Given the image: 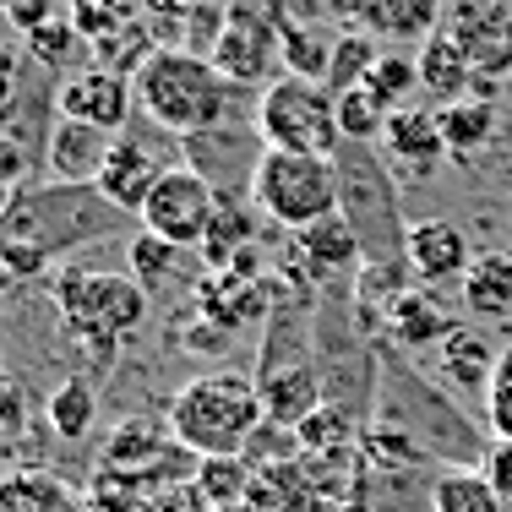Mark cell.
<instances>
[{
	"mask_svg": "<svg viewBox=\"0 0 512 512\" xmlns=\"http://www.w3.org/2000/svg\"><path fill=\"white\" fill-rule=\"evenodd\" d=\"M376 420L404 431L425 458H447V469H480L485 436L458 404H447L442 387L414 365L404 349L382 344V387H376Z\"/></svg>",
	"mask_w": 512,
	"mask_h": 512,
	"instance_id": "1",
	"label": "cell"
},
{
	"mask_svg": "<svg viewBox=\"0 0 512 512\" xmlns=\"http://www.w3.org/2000/svg\"><path fill=\"white\" fill-rule=\"evenodd\" d=\"M137 104L153 126H164L175 142L207 137V131H224L240 120L251 88H235L224 71L207 55L191 50H153V60L137 71Z\"/></svg>",
	"mask_w": 512,
	"mask_h": 512,
	"instance_id": "2",
	"label": "cell"
},
{
	"mask_svg": "<svg viewBox=\"0 0 512 512\" xmlns=\"http://www.w3.org/2000/svg\"><path fill=\"white\" fill-rule=\"evenodd\" d=\"M262 420V393H256V376L246 371H202L169 398V431L197 463L240 458Z\"/></svg>",
	"mask_w": 512,
	"mask_h": 512,
	"instance_id": "3",
	"label": "cell"
},
{
	"mask_svg": "<svg viewBox=\"0 0 512 512\" xmlns=\"http://www.w3.org/2000/svg\"><path fill=\"white\" fill-rule=\"evenodd\" d=\"M338 169V213L360 235L365 262L360 267H404L409 262V224H404V197L398 175L371 142H344L333 153Z\"/></svg>",
	"mask_w": 512,
	"mask_h": 512,
	"instance_id": "4",
	"label": "cell"
},
{
	"mask_svg": "<svg viewBox=\"0 0 512 512\" xmlns=\"http://www.w3.org/2000/svg\"><path fill=\"white\" fill-rule=\"evenodd\" d=\"M251 376H256L267 420H278V425H295L300 431L327 404L322 360H316V322L306 306H295V300H278L273 306V322H267V338H262V360H256Z\"/></svg>",
	"mask_w": 512,
	"mask_h": 512,
	"instance_id": "5",
	"label": "cell"
},
{
	"mask_svg": "<svg viewBox=\"0 0 512 512\" xmlns=\"http://www.w3.org/2000/svg\"><path fill=\"white\" fill-rule=\"evenodd\" d=\"M126 224L120 207H109L93 186H22L11 191L6 218H0V240H22V246H39L44 256H66L88 240H104Z\"/></svg>",
	"mask_w": 512,
	"mask_h": 512,
	"instance_id": "6",
	"label": "cell"
},
{
	"mask_svg": "<svg viewBox=\"0 0 512 512\" xmlns=\"http://www.w3.org/2000/svg\"><path fill=\"white\" fill-rule=\"evenodd\" d=\"M55 311L71 344H82L93 360H115V349L148 322L153 300L131 273H88L66 267L55 278Z\"/></svg>",
	"mask_w": 512,
	"mask_h": 512,
	"instance_id": "7",
	"label": "cell"
},
{
	"mask_svg": "<svg viewBox=\"0 0 512 512\" xmlns=\"http://www.w3.org/2000/svg\"><path fill=\"white\" fill-rule=\"evenodd\" d=\"M251 207L278 224L284 235L322 224L327 213H338V169L333 158H311V153H278L267 148L262 164L251 175Z\"/></svg>",
	"mask_w": 512,
	"mask_h": 512,
	"instance_id": "8",
	"label": "cell"
},
{
	"mask_svg": "<svg viewBox=\"0 0 512 512\" xmlns=\"http://www.w3.org/2000/svg\"><path fill=\"white\" fill-rule=\"evenodd\" d=\"M251 126H256V137H262V148H278V153L333 158L344 148L338 99L322 82H306V77H278L267 93H256Z\"/></svg>",
	"mask_w": 512,
	"mask_h": 512,
	"instance_id": "9",
	"label": "cell"
},
{
	"mask_svg": "<svg viewBox=\"0 0 512 512\" xmlns=\"http://www.w3.org/2000/svg\"><path fill=\"white\" fill-rule=\"evenodd\" d=\"M218 202L224 197H218L191 164H169L137 224L148 229V235L169 240V246H180V251H202L207 229H213V218H218Z\"/></svg>",
	"mask_w": 512,
	"mask_h": 512,
	"instance_id": "10",
	"label": "cell"
},
{
	"mask_svg": "<svg viewBox=\"0 0 512 512\" xmlns=\"http://www.w3.org/2000/svg\"><path fill=\"white\" fill-rule=\"evenodd\" d=\"M213 66L224 71L235 88L267 93L278 82L273 66H284V22L229 6V28H224V39H218V50H213Z\"/></svg>",
	"mask_w": 512,
	"mask_h": 512,
	"instance_id": "11",
	"label": "cell"
},
{
	"mask_svg": "<svg viewBox=\"0 0 512 512\" xmlns=\"http://www.w3.org/2000/svg\"><path fill=\"white\" fill-rule=\"evenodd\" d=\"M447 33L469 50L480 82L512 71V0H447Z\"/></svg>",
	"mask_w": 512,
	"mask_h": 512,
	"instance_id": "12",
	"label": "cell"
},
{
	"mask_svg": "<svg viewBox=\"0 0 512 512\" xmlns=\"http://www.w3.org/2000/svg\"><path fill=\"white\" fill-rule=\"evenodd\" d=\"M50 99H55L60 120H82V126H99V131H115L120 137L131 120V104H137V88L104 66H82V71L55 82Z\"/></svg>",
	"mask_w": 512,
	"mask_h": 512,
	"instance_id": "13",
	"label": "cell"
},
{
	"mask_svg": "<svg viewBox=\"0 0 512 512\" xmlns=\"http://www.w3.org/2000/svg\"><path fill=\"white\" fill-rule=\"evenodd\" d=\"M109 148H115V131L82 126V120H50L44 131V169H50L55 186H99Z\"/></svg>",
	"mask_w": 512,
	"mask_h": 512,
	"instance_id": "14",
	"label": "cell"
},
{
	"mask_svg": "<svg viewBox=\"0 0 512 512\" xmlns=\"http://www.w3.org/2000/svg\"><path fill=\"white\" fill-rule=\"evenodd\" d=\"M164 169L169 164H158V153L142 142V131H120L115 137V148H109V164H104V175H99V197L109 207H120L126 218H142V207H148L153 197V186L164 180Z\"/></svg>",
	"mask_w": 512,
	"mask_h": 512,
	"instance_id": "15",
	"label": "cell"
},
{
	"mask_svg": "<svg viewBox=\"0 0 512 512\" xmlns=\"http://www.w3.org/2000/svg\"><path fill=\"white\" fill-rule=\"evenodd\" d=\"M442 153H447L442 115H431V109H420V104L393 109V120H387V137H382V158L393 164L398 180H404V175H409V180L436 175Z\"/></svg>",
	"mask_w": 512,
	"mask_h": 512,
	"instance_id": "16",
	"label": "cell"
},
{
	"mask_svg": "<svg viewBox=\"0 0 512 512\" xmlns=\"http://www.w3.org/2000/svg\"><path fill=\"white\" fill-rule=\"evenodd\" d=\"M474 267L469 235L453 224V218H420L409 224V273L425 278V284H442V278H458Z\"/></svg>",
	"mask_w": 512,
	"mask_h": 512,
	"instance_id": "17",
	"label": "cell"
},
{
	"mask_svg": "<svg viewBox=\"0 0 512 512\" xmlns=\"http://www.w3.org/2000/svg\"><path fill=\"white\" fill-rule=\"evenodd\" d=\"M496 355L502 349L480 333V327L463 322L442 349H436V371H425L436 387H453V393H469V398H485L491 387V371H496Z\"/></svg>",
	"mask_w": 512,
	"mask_h": 512,
	"instance_id": "18",
	"label": "cell"
},
{
	"mask_svg": "<svg viewBox=\"0 0 512 512\" xmlns=\"http://www.w3.org/2000/svg\"><path fill=\"white\" fill-rule=\"evenodd\" d=\"M414 66H420V88L431 93L436 104H463V99H480V71H474V60L469 50L453 39V33H436V39H425L420 44V55H414Z\"/></svg>",
	"mask_w": 512,
	"mask_h": 512,
	"instance_id": "19",
	"label": "cell"
},
{
	"mask_svg": "<svg viewBox=\"0 0 512 512\" xmlns=\"http://www.w3.org/2000/svg\"><path fill=\"white\" fill-rule=\"evenodd\" d=\"M387 322V344L404 349V355H420V349H442L447 338L458 333L463 322H453L442 306H436L431 295H420V289H404V295L393 300V306L382 311Z\"/></svg>",
	"mask_w": 512,
	"mask_h": 512,
	"instance_id": "20",
	"label": "cell"
},
{
	"mask_svg": "<svg viewBox=\"0 0 512 512\" xmlns=\"http://www.w3.org/2000/svg\"><path fill=\"white\" fill-rule=\"evenodd\" d=\"M131 278L148 289V300L164 295V289H186V295L197 300L207 273H191V251H180V246H169V240H158L142 229V235L131 240Z\"/></svg>",
	"mask_w": 512,
	"mask_h": 512,
	"instance_id": "21",
	"label": "cell"
},
{
	"mask_svg": "<svg viewBox=\"0 0 512 512\" xmlns=\"http://www.w3.org/2000/svg\"><path fill=\"white\" fill-rule=\"evenodd\" d=\"M463 311L502 322L512 316V251H480L474 267L463 273Z\"/></svg>",
	"mask_w": 512,
	"mask_h": 512,
	"instance_id": "22",
	"label": "cell"
},
{
	"mask_svg": "<svg viewBox=\"0 0 512 512\" xmlns=\"http://www.w3.org/2000/svg\"><path fill=\"white\" fill-rule=\"evenodd\" d=\"M0 512H93L88 496H77L66 480H55V474H11V480H0Z\"/></svg>",
	"mask_w": 512,
	"mask_h": 512,
	"instance_id": "23",
	"label": "cell"
},
{
	"mask_svg": "<svg viewBox=\"0 0 512 512\" xmlns=\"http://www.w3.org/2000/svg\"><path fill=\"white\" fill-rule=\"evenodd\" d=\"M300 251H306V262L316 267V273H344V267H355L365 262V251H360V235L349 229V218L344 213H327L322 224H311V229H300Z\"/></svg>",
	"mask_w": 512,
	"mask_h": 512,
	"instance_id": "24",
	"label": "cell"
},
{
	"mask_svg": "<svg viewBox=\"0 0 512 512\" xmlns=\"http://www.w3.org/2000/svg\"><path fill=\"white\" fill-rule=\"evenodd\" d=\"M246 246H256V207L240 202V197H224L213 229H207V240H202V262L213 267V273H224Z\"/></svg>",
	"mask_w": 512,
	"mask_h": 512,
	"instance_id": "25",
	"label": "cell"
},
{
	"mask_svg": "<svg viewBox=\"0 0 512 512\" xmlns=\"http://www.w3.org/2000/svg\"><path fill=\"white\" fill-rule=\"evenodd\" d=\"M44 420H50V431L60 442H82V436L93 431V420H99V393H93V382H82V376L55 382L50 398H44Z\"/></svg>",
	"mask_w": 512,
	"mask_h": 512,
	"instance_id": "26",
	"label": "cell"
},
{
	"mask_svg": "<svg viewBox=\"0 0 512 512\" xmlns=\"http://www.w3.org/2000/svg\"><path fill=\"white\" fill-rule=\"evenodd\" d=\"M431 512H507L491 491L485 469H436L431 474Z\"/></svg>",
	"mask_w": 512,
	"mask_h": 512,
	"instance_id": "27",
	"label": "cell"
},
{
	"mask_svg": "<svg viewBox=\"0 0 512 512\" xmlns=\"http://www.w3.org/2000/svg\"><path fill=\"white\" fill-rule=\"evenodd\" d=\"M436 115H442V137H447V153L453 158H474L480 148H491V137H496L491 99H463V104L436 109Z\"/></svg>",
	"mask_w": 512,
	"mask_h": 512,
	"instance_id": "28",
	"label": "cell"
},
{
	"mask_svg": "<svg viewBox=\"0 0 512 512\" xmlns=\"http://www.w3.org/2000/svg\"><path fill=\"white\" fill-rule=\"evenodd\" d=\"M382 39H371V33L349 28L333 39V71H327V93H349V88H365V77L376 71V60H382Z\"/></svg>",
	"mask_w": 512,
	"mask_h": 512,
	"instance_id": "29",
	"label": "cell"
},
{
	"mask_svg": "<svg viewBox=\"0 0 512 512\" xmlns=\"http://www.w3.org/2000/svg\"><path fill=\"white\" fill-rule=\"evenodd\" d=\"M338 39V33H333ZM333 39L300 22H284V77H306L327 88V71H333Z\"/></svg>",
	"mask_w": 512,
	"mask_h": 512,
	"instance_id": "30",
	"label": "cell"
},
{
	"mask_svg": "<svg viewBox=\"0 0 512 512\" xmlns=\"http://www.w3.org/2000/svg\"><path fill=\"white\" fill-rule=\"evenodd\" d=\"M387 120H393V109L376 99L371 88L338 93V131H344V142H371V148H382Z\"/></svg>",
	"mask_w": 512,
	"mask_h": 512,
	"instance_id": "31",
	"label": "cell"
},
{
	"mask_svg": "<svg viewBox=\"0 0 512 512\" xmlns=\"http://www.w3.org/2000/svg\"><path fill=\"white\" fill-rule=\"evenodd\" d=\"M33 50V60L39 66H50V71H82V50H93L88 39H82L77 28H71V17H55V22H44V28H33L28 39H22Z\"/></svg>",
	"mask_w": 512,
	"mask_h": 512,
	"instance_id": "32",
	"label": "cell"
},
{
	"mask_svg": "<svg viewBox=\"0 0 512 512\" xmlns=\"http://www.w3.org/2000/svg\"><path fill=\"white\" fill-rule=\"evenodd\" d=\"M300 431L295 425H278V420H262L251 431V442H246V453H240V463H246L251 474H262V469H289V463H300Z\"/></svg>",
	"mask_w": 512,
	"mask_h": 512,
	"instance_id": "33",
	"label": "cell"
},
{
	"mask_svg": "<svg viewBox=\"0 0 512 512\" xmlns=\"http://www.w3.org/2000/svg\"><path fill=\"white\" fill-rule=\"evenodd\" d=\"M485 425L496 431V442H512V344H502L491 371V387H485Z\"/></svg>",
	"mask_w": 512,
	"mask_h": 512,
	"instance_id": "34",
	"label": "cell"
},
{
	"mask_svg": "<svg viewBox=\"0 0 512 512\" xmlns=\"http://www.w3.org/2000/svg\"><path fill=\"white\" fill-rule=\"evenodd\" d=\"M365 88H371L387 109H404L409 88H420V66L404 60V55H382V60H376V71L365 77Z\"/></svg>",
	"mask_w": 512,
	"mask_h": 512,
	"instance_id": "35",
	"label": "cell"
},
{
	"mask_svg": "<svg viewBox=\"0 0 512 512\" xmlns=\"http://www.w3.org/2000/svg\"><path fill=\"white\" fill-rule=\"evenodd\" d=\"M480 469H485V480H491V491L512 507V442H491V453H485Z\"/></svg>",
	"mask_w": 512,
	"mask_h": 512,
	"instance_id": "36",
	"label": "cell"
},
{
	"mask_svg": "<svg viewBox=\"0 0 512 512\" xmlns=\"http://www.w3.org/2000/svg\"><path fill=\"white\" fill-rule=\"evenodd\" d=\"M33 158L22 153V137H0V191H22Z\"/></svg>",
	"mask_w": 512,
	"mask_h": 512,
	"instance_id": "37",
	"label": "cell"
},
{
	"mask_svg": "<svg viewBox=\"0 0 512 512\" xmlns=\"http://www.w3.org/2000/svg\"><path fill=\"white\" fill-rule=\"evenodd\" d=\"M137 6H142V17H148V22H186L202 0H137Z\"/></svg>",
	"mask_w": 512,
	"mask_h": 512,
	"instance_id": "38",
	"label": "cell"
},
{
	"mask_svg": "<svg viewBox=\"0 0 512 512\" xmlns=\"http://www.w3.org/2000/svg\"><path fill=\"white\" fill-rule=\"evenodd\" d=\"M137 512H197V507H191V491H186V485H169V491L142 496Z\"/></svg>",
	"mask_w": 512,
	"mask_h": 512,
	"instance_id": "39",
	"label": "cell"
},
{
	"mask_svg": "<svg viewBox=\"0 0 512 512\" xmlns=\"http://www.w3.org/2000/svg\"><path fill=\"white\" fill-rule=\"evenodd\" d=\"M11 99H17V66H11V55L0 50V115L11 109Z\"/></svg>",
	"mask_w": 512,
	"mask_h": 512,
	"instance_id": "40",
	"label": "cell"
},
{
	"mask_svg": "<svg viewBox=\"0 0 512 512\" xmlns=\"http://www.w3.org/2000/svg\"><path fill=\"white\" fill-rule=\"evenodd\" d=\"M344 512H376V507L365 502V496H355V502H344Z\"/></svg>",
	"mask_w": 512,
	"mask_h": 512,
	"instance_id": "41",
	"label": "cell"
},
{
	"mask_svg": "<svg viewBox=\"0 0 512 512\" xmlns=\"http://www.w3.org/2000/svg\"><path fill=\"white\" fill-rule=\"evenodd\" d=\"M109 6H126V11H137V0H109Z\"/></svg>",
	"mask_w": 512,
	"mask_h": 512,
	"instance_id": "42",
	"label": "cell"
},
{
	"mask_svg": "<svg viewBox=\"0 0 512 512\" xmlns=\"http://www.w3.org/2000/svg\"><path fill=\"white\" fill-rule=\"evenodd\" d=\"M6 202H11V191H0V218H6Z\"/></svg>",
	"mask_w": 512,
	"mask_h": 512,
	"instance_id": "43",
	"label": "cell"
},
{
	"mask_svg": "<svg viewBox=\"0 0 512 512\" xmlns=\"http://www.w3.org/2000/svg\"><path fill=\"white\" fill-rule=\"evenodd\" d=\"M66 6H71V0H66Z\"/></svg>",
	"mask_w": 512,
	"mask_h": 512,
	"instance_id": "44",
	"label": "cell"
}]
</instances>
